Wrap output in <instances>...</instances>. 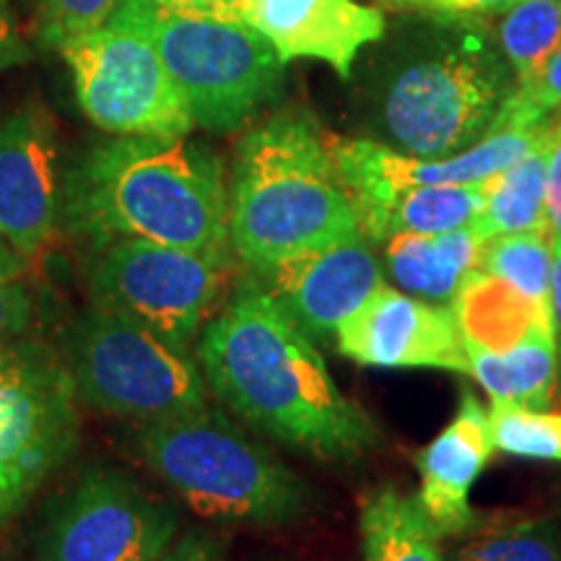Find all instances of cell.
I'll use <instances>...</instances> for the list:
<instances>
[{"label":"cell","instance_id":"1","mask_svg":"<svg viewBox=\"0 0 561 561\" xmlns=\"http://www.w3.org/2000/svg\"><path fill=\"white\" fill-rule=\"evenodd\" d=\"M198 359L210 390L284 445L328 460H354L377 445L375 421L343 396L314 341L255 278L203 328Z\"/></svg>","mask_w":561,"mask_h":561},{"label":"cell","instance_id":"2","mask_svg":"<svg viewBox=\"0 0 561 561\" xmlns=\"http://www.w3.org/2000/svg\"><path fill=\"white\" fill-rule=\"evenodd\" d=\"M73 234L104 248L149 240L229 261V185L208 146L115 136L91 146L62 180Z\"/></svg>","mask_w":561,"mask_h":561},{"label":"cell","instance_id":"3","mask_svg":"<svg viewBox=\"0 0 561 561\" xmlns=\"http://www.w3.org/2000/svg\"><path fill=\"white\" fill-rule=\"evenodd\" d=\"M362 234L312 112L280 110L240 140L229 180V244L252 273Z\"/></svg>","mask_w":561,"mask_h":561},{"label":"cell","instance_id":"4","mask_svg":"<svg viewBox=\"0 0 561 561\" xmlns=\"http://www.w3.org/2000/svg\"><path fill=\"white\" fill-rule=\"evenodd\" d=\"M146 466L203 517L289 523L310 507L297 473L214 411H201L136 434Z\"/></svg>","mask_w":561,"mask_h":561},{"label":"cell","instance_id":"5","mask_svg":"<svg viewBox=\"0 0 561 561\" xmlns=\"http://www.w3.org/2000/svg\"><path fill=\"white\" fill-rule=\"evenodd\" d=\"M515 89L507 58L481 34H460L390 76L380 100L382 133L409 157H453L494 130Z\"/></svg>","mask_w":561,"mask_h":561},{"label":"cell","instance_id":"6","mask_svg":"<svg viewBox=\"0 0 561 561\" xmlns=\"http://www.w3.org/2000/svg\"><path fill=\"white\" fill-rule=\"evenodd\" d=\"M76 392L110 416L159 424L208 409L201 367L128 314L91 305L68 339Z\"/></svg>","mask_w":561,"mask_h":561},{"label":"cell","instance_id":"7","mask_svg":"<svg viewBox=\"0 0 561 561\" xmlns=\"http://www.w3.org/2000/svg\"><path fill=\"white\" fill-rule=\"evenodd\" d=\"M123 5L151 32L161 60L201 128L240 130L265 102L278 96L286 62L244 21L174 16Z\"/></svg>","mask_w":561,"mask_h":561},{"label":"cell","instance_id":"8","mask_svg":"<svg viewBox=\"0 0 561 561\" xmlns=\"http://www.w3.org/2000/svg\"><path fill=\"white\" fill-rule=\"evenodd\" d=\"M83 115L110 136L187 138L195 121L161 53L130 9L58 47Z\"/></svg>","mask_w":561,"mask_h":561},{"label":"cell","instance_id":"9","mask_svg":"<svg viewBox=\"0 0 561 561\" xmlns=\"http://www.w3.org/2000/svg\"><path fill=\"white\" fill-rule=\"evenodd\" d=\"M79 392L45 343H0V523L24 507L79 442Z\"/></svg>","mask_w":561,"mask_h":561},{"label":"cell","instance_id":"10","mask_svg":"<svg viewBox=\"0 0 561 561\" xmlns=\"http://www.w3.org/2000/svg\"><path fill=\"white\" fill-rule=\"evenodd\" d=\"M229 261L149 240H115L91 268L94 305L123 312L174 346L201 333L224 286Z\"/></svg>","mask_w":561,"mask_h":561},{"label":"cell","instance_id":"11","mask_svg":"<svg viewBox=\"0 0 561 561\" xmlns=\"http://www.w3.org/2000/svg\"><path fill=\"white\" fill-rule=\"evenodd\" d=\"M549 133V123L530 125V128H500L471 149L439 159L409 157L380 140L341 138L331 133H328V146L354 203L359 231L369 242H382L388 240L392 201L403 191L424 185L483 182L523 159Z\"/></svg>","mask_w":561,"mask_h":561},{"label":"cell","instance_id":"12","mask_svg":"<svg viewBox=\"0 0 561 561\" xmlns=\"http://www.w3.org/2000/svg\"><path fill=\"white\" fill-rule=\"evenodd\" d=\"M178 533V515L121 473H91L53 502L39 561H153Z\"/></svg>","mask_w":561,"mask_h":561},{"label":"cell","instance_id":"13","mask_svg":"<svg viewBox=\"0 0 561 561\" xmlns=\"http://www.w3.org/2000/svg\"><path fill=\"white\" fill-rule=\"evenodd\" d=\"M346 359L382 369H445L471 375L466 339L453 305L380 286L335 331Z\"/></svg>","mask_w":561,"mask_h":561},{"label":"cell","instance_id":"14","mask_svg":"<svg viewBox=\"0 0 561 561\" xmlns=\"http://www.w3.org/2000/svg\"><path fill=\"white\" fill-rule=\"evenodd\" d=\"M62 208L55 123L42 104L0 121V240L24 261L53 242Z\"/></svg>","mask_w":561,"mask_h":561},{"label":"cell","instance_id":"15","mask_svg":"<svg viewBox=\"0 0 561 561\" xmlns=\"http://www.w3.org/2000/svg\"><path fill=\"white\" fill-rule=\"evenodd\" d=\"M369 244L364 234L348 237L284 257L252 273V278L278 301L307 339L328 341L385 284Z\"/></svg>","mask_w":561,"mask_h":561},{"label":"cell","instance_id":"16","mask_svg":"<svg viewBox=\"0 0 561 561\" xmlns=\"http://www.w3.org/2000/svg\"><path fill=\"white\" fill-rule=\"evenodd\" d=\"M240 21L261 32L280 62L320 60L348 79L364 47L385 34V13L356 0H244Z\"/></svg>","mask_w":561,"mask_h":561},{"label":"cell","instance_id":"17","mask_svg":"<svg viewBox=\"0 0 561 561\" xmlns=\"http://www.w3.org/2000/svg\"><path fill=\"white\" fill-rule=\"evenodd\" d=\"M489 413L471 392H462V403L455 419L424 450L416 453L421 473L419 504L434 523L439 536L468 533L479 525L471 507V489L494 455Z\"/></svg>","mask_w":561,"mask_h":561},{"label":"cell","instance_id":"18","mask_svg":"<svg viewBox=\"0 0 561 561\" xmlns=\"http://www.w3.org/2000/svg\"><path fill=\"white\" fill-rule=\"evenodd\" d=\"M462 339L468 346H479L504 354L533 335L553 333L551 301H538L523 294L510 280L471 271L453 299Z\"/></svg>","mask_w":561,"mask_h":561},{"label":"cell","instance_id":"19","mask_svg":"<svg viewBox=\"0 0 561 561\" xmlns=\"http://www.w3.org/2000/svg\"><path fill=\"white\" fill-rule=\"evenodd\" d=\"M486 240L473 227L442 234H392L385 244L390 276L409 294L450 305L460 284L479 268Z\"/></svg>","mask_w":561,"mask_h":561},{"label":"cell","instance_id":"20","mask_svg":"<svg viewBox=\"0 0 561 561\" xmlns=\"http://www.w3.org/2000/svg\"><path fill=\"white\" fill-rule=\"evenodd\" d=\"M364 559L367 561H445L439 533L416 496L398 489H371L359 507Z\"/></svg>","mask_w":561,"mask_h":561},{"label":"cell","instance_id":"21","mask_svg":"<svg viewBox=\"0 0 561 561\" xmlns=\"http://www.w3.org/2000/svg\"><path fill=\"white\" fill-rule=\"evenodd\" d=\"M471 375L494 403H515L528 409H546L551 403L559 377L557 333L533 335L504 354L468 346Z\"/></svg>","mask_w":561,"mask_h":561},{"label":"cell","instance_id":"22","mask_svg":"<svg viewBox=\"0 0 561 561\" xmlns=\"http://www.w3.org/2000/svg\"><path fill=\"white\" fill-rule=\"evenodd\" d=\"M553 130V128H551ZM549 138L533 146L523 159L510 164L486 180V208L473 224L483 240L502 234H525V231H546L549 234V214H546V157Z\"/></svg>","mask_w":561,"mask_h":561},{"label":"cell","instance_id":"23","mask_svg":"<svg viewBox=\"0 0 561 561\" xmlns=\"http://www.w3.org/2000/svg\"><path fill=\"white\" fill-rule=\"evenodd\" d=\"M486 208V180L468 185H424L403 191L392 201L388 237L392 234H442L473 227Z\"/></svg>","mask_w":561,"mask_h":561},{"label":"cell","instance_id":"24","mask_svg":"<svg viewBox=\"0 0 561 561\" xmlns=\"http://www.w3.org/2000/svg\"><path fill=\"white\" fill-rule=\"evenodd\" d=\"M502 13L500 50L520 83L561 45V0H517Z\"/></svg>","mask_w":561,"mask_h":561},{"label":"cell","instance_id":"25","mask_svg":"<svg viewBox=\"0 0 561 561\" xmlns=\"http://www.w3.org/2000/svg\"><path fill=\"white\" fill-rule=\"evenodd\" d=\"M551 237L546 231H525L494 237L483 244L479 271L510 280L533 299L551 301Z\"/></svg>","mask_w":561,"mask_h":561},{"label":"cell","instance_id":"26","mask_svg":"<svg viewBox=\"0 0 561 561\" xmlns=\"http://www.w3.org/2000/svg\"><path fill=\"white\" fill-rule=\"evenodd\" d=\"M489 426L496 450L525 460L561 462V413L494 403Z\"/></svg>","mask_w":561,"mask_h":561},{"label":"cell","instance_id":"27","mask_svg":"<svg viewBox=\"0 0 561 561\" xmlns=\"http://www.w3.org/2000/svg\"><path fill=\"white\" fill-rule=\"evenodd\" d=\"M471 561H561V533L543 520H517L476 528L460 549Z\"/></svg>","mask_w":561,"mask_h":561},{"label":"cell","instance_id":"28","mask_svg":"<svg viewBox=\"0 0 561 561\" xmlns=\"http://www.w3.org/2000/svg\"><path fill=\"white\" fill-rule=\"evenodd\" d=\"M553 112H561V45L530 79L517 83V89L512 91L507 104L496 117L494 130L530 128V125L549 123Z\"/></svg>","mask_w":561,"mask_h":561},{"label":"cell","instance_id":"29","mask_svg":"<svg viewBox=\"0 0 561 561\" xmlns=\"http://www.w3.org/2000/svg\"><path fill=\"white\" fill-rule=\"evenodd\" d=\"M45 45L58 50L62 42L107 24L123 0H37Z\"/></svg>","mask_w":561,"mask_h":561},{"label":"cell","instance_id":"30","mask_svg":"<svg viewBox=\"0 0 561 561\" xmlns=\"http://www.w3.org/2000/svg\"><path fill=\"white\" fill-rule=\"evenodd\" d=\"M24 257L0 240V343L24 339L34 320V301L21 273Z\"/></svg>","mask_w":561,"mask_h":561},{"label":"cell","instance_id":"31","mask_svg":"<svg viewBox=\"0 0 561 561\" xmlns=\"http://www.w3.org/2000/svg\"><path fill=\"white\" fill-rule=\"evenodd\" d=\"M136 9L151 13H174V16H214L240 21L244 0H123Z\"/></svg>","mask_w":561,"mask_h":561},{"label":"cell","instance_id":"32","mask_svg":"<svg viewBox=\"0 0 561 561\" xmlns=\"http://www.w3.org/2000/svg\"><path fill=\"white\" fill-rule=\"evenodd\" d=\"M546 214H549L551 248L561 244V123L553 125L546 157Z\"/></svg>","mask_w":561,"mask_h":561},{"label":"cell","instance_id":"33","mask_svg":"<svg viewBox=\"0 0 561 561\" xmlns=\"http://www.w3.org/2000/svg\"><path fill=\"white\" fill-rule=\"evenodd\" d=\"M153 561H224V541L214 533L191 530Z\"/></svg>","mask_w":561,"mask_h":561},{"label":"cell","instance_id":"34","mask_svg":"<svg viewBox=\"0 0 561 561\" xmlns=\"http://www.w3.org/2000/svg\"><path fill=\"white\" fill-rule=\"evenodd\" d=\"M32 58L30 42L19 32L9 0H0V70L21 66Z\"/></svg>","mask_w":561,"mask_h":561},{"label":"cell","instance_id":"35","mask_svg":"<svg viewBox=\"0 0 561 561\" xmlns=\"http://www.w3.org/2000/svg\"><path fill=\"white\" fill-rule=\"evenodd\" d=\"M396 9L430 11L437 16H466L468 0H398Z\"/></svg>","mask_w":561,"mask_h":561},{"label":"cell","instance_id":"36","mask_svg":"<svg viewBox=\"0 0 561 561\" xmlns=\"http://www.w3.org/2000/svg\"><path fill=\"white\" fill-rule=\"evenodd\" d=\"M551 314H553V333H557V356H559V371H561V244H553Z\"/></svg>","mask_w":561,"mask_h":561},{"label":"cell","instance_id":"37","mask_svg":"<svg viewBox=\"0 0 561 561\" xmlns=\"http://www.w3.org/2000/svg\"><path fill=\"white\" fill-rule=\"evenodd\" d=\"M512 0H468L466 16H473V13H502L510 9Z\"/></svg>","mask_w":561,"mask_h":561},{"label":"cell","instance_id":"38","mask_svg":"<svg viewBox=\"0 0 561 561\" xmlns=\"http://www.w3.org/2000/svg\"><path fill=\"white\" fill-rule=\"evenodd\" d=\"M382 3H385V5H392V9H396V3H398V0H382Z\"/></svg>","mask_w":561,"mask_h":561},{"label":"cell","instance_id":"39","mask_svg":"<svg viewBox=\"0 0 561 561\" xmlns=\"http://www.w3.org/2000/svg\"><path fill=\"white\" fill-rule=\"evenodd\" d=\"M455 561H471V559H466V557H460V553H458V557H455Z\"/></svg>","mask_w":561,"mask_h":561},{"label":"cell","instance_id":"40","mask_svg":"<svg viewBox=\"0 0 561 561\" xmlns=\"http://www.w3.org/2000/svg\"><path fill=\"white\" fill-rule=\"evenodd\" d=\"M512 3H517V0H512ZM512 3H510V5H512Z\"/></svg>","mask_w":561,"mask_h":561}]
</instances>
